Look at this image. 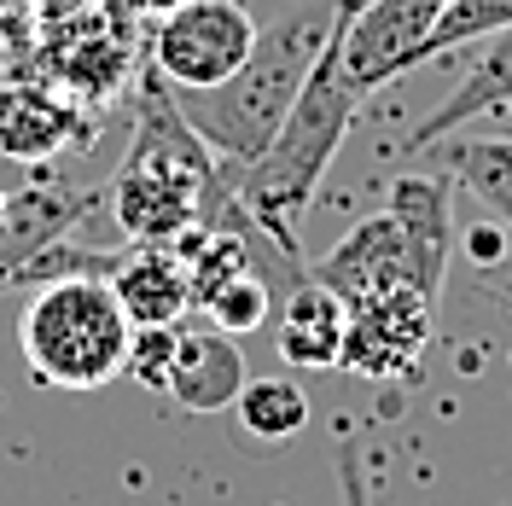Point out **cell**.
Listing matches in <instances>:
<instances>
[{
  "label": "cell",
  "instance_id": "1",
  "mask_svg": "<svg viewBox=\"0 0 512 506\" xmlns=\"http://www.w3.org/2000/svg\"><path fill=\"white\" fill-rule=\"evenodd\" d=\"M326 41H332V0L297 6V12H286V18H274V24L256 30L251 59L239 64L227 82L192 88V94L175 88V105L187 111V123L204 134V146L216 158L256 163L274 146V134L286 123V111L297 105L309 70L320 64Z\"/></svg>",
  "mask_w": 512,
  "mask_h": 506
},
{
  "label": "cell",
  "instance_id": "2",
  "mask_svg": "<svg viewBox=\"0 0 512 506\" xmlns=\"http://www.w3.org/2000/svg\"><path fill=\"white\" fill-rule=\"evenodd\" d=\"M222 158L204 146V134L187 123L175 105V88L158 70L140 76V117H134V146L105 181V204L128 239H158L169 245L204 216V198L216 187Z\"/></svg>",
  "mask_w": 512,
  "mask_h": 506
},
{
  "label": "cell",
  "instance_id": "3",
  "mask_svg": "<svg viewBox=\"0 0 512 506\" xmlns=\"http://www.w3.org/2000/svg\"><path fill=\"white\" fill-rule=\"evenodd\" d=\"M355 111H361V94L350 88V76L338 64V47L326 41V53L309 70L297 105L286 111L274 146L256 163L239 169V204H245V216L262 233H274L286 251H303L297 245V227L315 210V192L326 181V169L338 163L344 140H350Z\"/></svg>",
  "mask_w": 512,
  "mask_h": 506
},
{
  "label": "cell",
  "instance_id": "4",
  "mask_svg": "<svg viewBox=\"0 0 512 506\" xmlns=\"http://www.w3.org/2000/svg\"><path fill=\"white\" fill-rule=\"evenodd\" d=\"M134 320L123 315L105 274H59L30 285L18 315V355L47 390H105L123 379Z\"/></svg>",
  "mask_w": 512,
  "mask_h": 506
},
{
  "label": "cell",
  "instance_id": "5",
  "mask_svg": "<svg viewBox=\"0 0 512 506\" xmlns=\"http://www.w3.org/2000/svg\"><path fill=\"white\" fill-rule=\"evenodd\" d=\"M256 24L245 0H181L152 24V70L169 88H216L251 59Z\"/></svg>",
  "mask_w": 512,
  "mask_h": 506
},
{
  "label": "cell",
  "instance_id": "6",
  "mask_svg": "<svg viewBox=\"0 0 512 506\" xmlns=\"http://www.w3.org/2000/svg\"><path fill=\"white\" fill-rule=\"evenodd\" d=\"M443 6L448 0H373L355 24L332 30L338 64H344L355 94H379L396 76H408L414 64H425V41L437 30Z\"/></svg>",
  "mask_w": 512,
  "mask_h": 506
},
{
  "label": "cell",
  "instance_id": "7",
  "mask_svg": "<svg viewBox=\"0 0 512 506\" xmlns=\"http://www.w3.org/2000/svg\"><path fill=\"white\" fill-rule=\"evenodd\" d=\"M431 315L437 303L419 297L414 285H390V291L350 303L338 367L355 379H408L431 349Z\"/></svg>",
  "mask_w": 512,
  "mask_h": 506
},
{
  "label": "cell",
  "instance_id": "8",
  "mask_svg": "<svg viewBox=\"0 0 512 506\" xmlns=\"http://www.w3.org/2000/svg\"><path fill=\"white\" fill-rule=\"evenodd\" d=\"M94 204H105V187H82L64 175H35L30 187L6 192V222H0V291L18 280L41 251H53L59 239H70V227L82 216H94Z\"/></svg>",
  "mask_w": 512,
  "mask_h": 506
},
{
  "label": "cell",
  "instance_id": "9",
  "mask_svg": "<svg viewBox=\"0 0 512 506\" xmlns=\"http://www.w3.org/2000/svg\"><path fill=\"white\" fill-rule=\"evenodd\" d=\"M384 210L408 245V268H414V291L419 297H443L448 262L460 245V227H454V175H396L384 192Z\"/></svg>",
  "mask_w": 512,
  "mask_h": 506
},
{
  "label": "cell",
  "instance_id": "10",
  "mask_svg": "<svg viewBox=\"0 0 512 506\" xmlns=\"http://www.w3.org/2000/svg\"><path fill=\"white\" fill-rule=\"evenodd\" d=\"M94 128L76 111V99L47 88L41 76H12V88L0 94V158L12 163H47L64 158L70 146H82Z\"/></svg>",
  "mask_w": 512,
  "mask_h": 506
},
{
  "label": "cell",
  "instance_id": "11",
  "mask_svg": "<svg viewBox=\"0 0 512 506\" xmlns=\"http://www.w3.org/2000/svg\"><path fill=\"white\" fill-rule=\"evenodd\" d=\"M309 268H315V280L326 285V291H338L344 303H361V297L390 291V285H414L408 245H402V233L390 222V210L361 216V222L320 256V262H309Z\"/></svg>",
  "mask_w": 512,
  "mask_h": 506
},
{
  "label": "cell",
  "instance_id": "12",
  "mask_svg": "<svg viewBox=\"0 0 512 506\" xmlns=\"http://www.w3.org/2000/svg\"><path fill=\"white\" fill-rule=\"evenodd\" d=\"M105 285L117 291V303L134 326H175L192 309L187 262L175 256V245H158V239H134L128 251H111Z\"/></svg>",
  "mask_w": 512,
  "mask_h": 506
},
{
  "label": "cell",
  "instance_id": "13",
  "mask_svg": "<svg viewBox=\"0 0 512 506\" xmlns=\"http://www.w3.org/2000/svg\"><path fill=\"white\" fill-rule=\"evenodd\" d=\"M501 105H512V24L489 35V47L472 59V70L460 76V88H454L431 117H419V123L408 128L402 158H419L425 146H437L454 128H466L472 117H489V111H501Z\"/></svg>",
  "mask_w": 512,
  "mask_h": 506
},
{
  "label": "cell",
  "instance_id": "14",
  "mask_svg": "<svg viewBox=\"0 0 512 506\" xmlns=\"http://www.w3.org/2000/svg\"><path fill=\"white\" fill-rule=\"evenodd\" d=\"M245 349L233 332L222 326H204V332H187L181 326V355H175V373H169V402L187 413H222L239 402L245 390Z\"/></svg>",
  "mask_w": 512,
  "mask_h": 506
},
{
  "label": "cell",
  "instance_id": "15",
  "mask_svg": "<svg viewBox=\"0 0 512 506\" xmlns=\"http://www.w3.org/2000/svg\"><path fill=\"white\" fill-rule=\"evenodd\" d=\"M344 326H350V303L338 291H326L315 268H309V280H297L280 297V355L291 367H338Z\"/></svg>",
  "mask_w": 512,
  "mask_h": 506
},
{
  "label": "cell",
  "instance_id": "16",
  "mask_svg": "<svg viewBox=\"0 0 512 506\" xmlns=\"http://www.w3.org/2000/svg\"><path fill=\"white\" fill-rule=\"evenodd\" d=\"M443 169L512 233V140H454L443 152Z\"/></svg>",
  "mask_w": 512,
  "mask_h": 506
},
{
  "label": "cell",
  "instance_id": "17",
  "mask_svg": "<svg viewBox=\"0 0 512 506\" xmlns=\"http://www.w3.org/2000/svg\"><path fill=\"white\" fill-rule=\"evenodd\" d=\"M239 425H245V437L256 443H291V437H303V425H309V390L297 379H245L239 390Z\"/></svg>",
  "mask_w": 512,
  "mask_h": 506
},
{
  "label": "cell",
  "instance_id": "18",
  "mask_svg": "<svg viewBox=\"0 0 512 506\" xmlns=\"http://www.w3.org/2000/svg\"><path fill=\"white\" fill-rule=\"evenodd\" d=\"M204 315H210V326H222V332H233V338H251V332H262L268 326V315H274V285H268V274H233V280L204 303Z\"/></svg>",
  "mask_w": 512,
  "mask_h": 506
},
{
  "label": "cell",
  "instance_id": "19",
  "mask_svg": "<svg viewBox=\"0 0 512 506\" xmlns=\"http://www.w3.org/2000/svg\"><path fill=\"white\" fill-rule=\"evenodd\" d=\"M507 24H512V0H448L431 41H425V64L454 53V47H466V41H489Z\"/></svg>",
  "mask_w": 512,
  "mask_h": 506
},
{
  "label": "cell",
  "instance_id": "20",
  "mask_svg": "<svg viewBox=\"0 0 512 506\" xmlns=\"http://www.w3.org/2000/svg\"><path fill=\"white\" fill-rule=\"evenodd\" d=\"M175 355H181V320H175V326H134V344H128L123 379H134L140 390H152V396H169Z\"/></svg>",
  "mask_w": 512,
  "mask_h": 506
},
{
  "label": "cell",
  "instance_id": "21",
  "mask_svg": "<svg viewBox=\"0 0 512 506\" xmlns=\"http://www.w3.org/2000/svg\"><path fill=\"white\" fill-rule=\"evenodd\" d=\"M105 6H111V12H117V18H152V24H158L163 12H175V6H181V0H105Z\"/></svg>",
  "mask_w": 512,
  "mask_h": 506
},
{
  "label": "cell",
  "instance_id": "22",
  "mask_svg": "<svg viewBox=\"0 0 512 506\" xmlns=\"http://www.w3.org/2000/svg\"><path fill=\"white\" fill-rule=\"evenodd\" d=\"M373 0H332V30H344V24H355L361 12H367Z\"/></svg>",
  "mask_w": 512,
  "mask_h": 506
},
{
  "label": "cell",
  "instance_id": "23",
  "mask_svg": "<svg viewBox=\"0 0 512 506\" xmlns=\"http://www.w3.org/2000/svg\"><path fill=\"white\" fill-rule=\"evenodd\" d=\"M12 76H18V70H12V59H6V53H0V94L12 88Z\"/></svg>",
  "mask_w": 512,
  "mask_h": 506
},
{
  "label": "cell",
  "instance_id": "24",
  "mask_svg": "<svg viewBox=\"0 0 512 506\" xmlns=\"http://www.w3.org/2000/svg\"><path fill=\"white\" fill-rule=\"evenodd\" d=\"M350 506H361V489H350Z\"/></svg>",
  "mask_w": 512,
  "mask_h": 506
},
{
  "label": "cell",
  "instance_id": "25",
  "mask_svg": "<svg viewBox=\"0 0 512 506\" xmlns=\"http://www.w3.org/2000/svg\"><path fill=\"white\" fill-rule=\"evenodd\" d=\"M0 222H6V192H0Z\"/></svg>",
  "mask_w": 512,
  "mask_h": 506
},
{
  "label": "cell",
  "instance_id": "26",
  "mask_svg": "<svg viewBox=\"0 0 512 506\" xmlns=\"http://www.w3.org/2000/svg\"><path fill=\"white\" fill-rule=\"evenodd\" d=\"M0 6H30V0H0Z\"/></svg>",
  "mask_w": 512,
  "mask_h": 506
}]
</instances>
